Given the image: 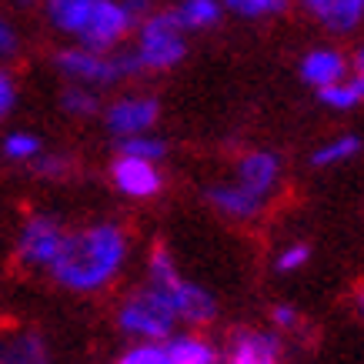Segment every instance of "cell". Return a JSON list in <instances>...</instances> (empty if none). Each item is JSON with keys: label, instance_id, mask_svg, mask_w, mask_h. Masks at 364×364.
I'll return each mask as SVG.
<instances>
[{"label": "cell", "instance_id": "1", "mask_svg": "<svg viewBox=\"0 0 364 364\" xmlns=\"http://www.w3.org/2000/svg\"><path fill=\"white\" fill-rule=\"evenodd\" d=\"M131 231L121 221L100 218L77 228H67V237L57 251L47 281L67 294L94 298L111 291L131 264Z\"/></svg>", "mask_w": 364, "mask_h": 364}, {"label": "cell", "instance_id": "2", "mask_svg": "<svg viewBox=\"0 0 364 364\" xmlns=\"http://www.w3.org/2000/svg\"><path fill=\"white\" fill-rule=\"evenodd\" d=\"M144 284H151L164 298V304L171 308V314L177 318L181 328H208L210 321H218V298L210 294L204 284L191 281L181 274L174 254L167 247H151L147 264H144Z\"/></svg>", "mask_w": 364, "mask_h": 364}, {"label": "cell", "instance_id": "3", "mask_svg": "<svg viewBox=\"0 0 364 364\" xmlns=\"http://www.w3.org/2000/svg\"><path fill=\"white\" fill-rule=\"evenodd\" d=\"M131 41L127 54L137 74H167L188 57V33L177 23L174 11H151L137 23Z\"/></svg>", "mask_w": 364, "mask_h": 364}, {"label": "cell", "instance_id": "4", "mask_svg": "<svg viewBox=\"0 0 364 364\" xmlns=\"http://www.w3.org/2000/svg\"><path fill=\"white\" fill-rule=\"evenodd\" d=\"M54 70L64 77V84H77L87 90H107V87H121L124 80L137 77L134 60L127 50H90L80 44H67L57 47V54L50 57Z\"/></svg>", "mask_w": 364, "mask_h": 364}, {"label": "cell", "instance_id": "5", "mask_svg": "<svg viewBox=\"0 0 364 364\" xmlns=\"http://www.w3.org/2000/svg\"><path fill=\"white\" fill-rule=\"evenodd\" d=\"M114 328L124 338H131V344L134 341L164 344L181 324H177V318L171 314V308L164 304V298L157 294L154 287L137 284L117 301V308H114Z\"/></svg>", "mask_w": 364, "mask_h": 364}, {"label": "cell", "instance_id": "6", "mask_svg": "<svg viewBox=\"0 0 364 364\" xmlns=\"http://www.w3.org/2000/svg\"><path fill=\"white\" fill-rule=\"evenodd\" d=\"M67 237V224L57 214L47 210H33L21 221L17 234H14V261L21 271L31 274H47L54 264L57 251Z\"/></svg>", "mask_w": 364, "mask_h": 364}, {"label": "cell", "instance_id": "7", "mask_svg": "<svg viewBox=\"0 0 364 364\" xmlns=\"http://www.w3.org/2000/svg\"><path fill=\"white\" fill-rule=\"evenodd\" d=\"M100 121L104 131L111 134L114 141H127L137 134H151L161 121V100L154 94H141V90H127L121 97L107 100L100 107Z\"/></svg>", "mask_w": 364, "mask_h": 364}, {"label": "cell", "instance_id": "8", "mask_svg": "<svg viewBox=\"0 0 364 364\" xmlns=\"http://www.w3.org/2000/svg\"><path fill=\"white\" fill-rule=\"evenodd\" d=\"M228 177L237 188L247 191V194L271 204L274 194L281 191V181H284V161L271 147H251V151L234 157V167Z\"/></svg>", "mask_w": 364, "mask_h": 364}, {"label": "cell", "instance_id": "9", "mask_svg": "<svg viewBox=\"0 0 364 364\" xmlns=\"http://www.w3.org/2000/svg\"><path fill=\"white\" fill-rule=\"evenodd\" d=\"M218 364H284V338L261 324H241L228 331Z\"/></svg>", "mask_w": 364, "mask_h": 364}, {"label": "cell", "instance_id": "10", "mask_svg": "<svg viewBox=\"0 0 364 364\" xmlns=\"http://www.w3.org/2000/svg\"><path fill=\"white\" fill-rule=\"evenodd\" d=\"M114 191L127 200H154L164 194V171L154 161H141V157L114 154L111 167H107Z\"/></svg>", "mask_w": 364, "mask_h": 364}, {"label": "cell", "instance_id": "11", "mask_svg": "<svg viewBox=\"0 0 364 364\" xmlns=\"http://www.w3.org/2000/svg\"><path fill=\"white\" fill-rule=\"evenodd\" d=\"M204 200H208V208L214 210V214H221L224 221H231V224L261 221V218L267 214V208H271L267 200L254 198V194H247L244 188H237L231 177L208 184V188H204Z\"/></svg>", "mask_w": 364, "mask_h": 364}, {"label": "cell", "instance_id": "12", "mask_svg": "<svg viewBox=\"0 0 364 364\" xmlns=\"http://www.w3.org/2000/svg\"><path fill=\"white\" fill-rule=\"evenodd\" d=\"M298 77L301 84H308L314 94L331 84L348 80V54L334 44H314L308 47L298 60Z\"/></svg>", "mask_w": 364, "mask_h": 364}, {"label": "cell", "instance_id": "13", "mask_svg": "<svg viewBox=\"0 0 364 364\" xmlns=\"http://www.w3.org/2000/svg\"><path fill=\"white\" fill-rule=\"evenodd\" d=\"M298 4L331 37H351L364 23V0H298Z\"/></svg>", "mask_w": 364, "mask_h": 364}, {"label": "cell", "instance_id": "14", "mask_svg": "<svg viewBox=\"0 0 364 364\" xmlns=\"http://www.w3.org/2000/svg\"><path fill=\"white\" fill-rule=\"evenodd\" d=\"M0 364H54L47 334L31 324L0 331Z\"/></svg>", "mask_w": 364, "mask_h": 364}, {"label": "cell", "instance_id": "15", "mask_svg": "<svg viewBox=\"0 0 364 364\" xmlns=\"http://www.w3.org/2000/svg\"><path fill=\"white\" fill-rule=\"evenodd\" d=\"M164 351H167V358H171V364H218L221 344L214 341V338H208L204 331L177 328L164 341Z\"/></svg>", "mask_w": 364, "mask_h": 364}, {"label": "cell", "instance_id": "16", "mask_svg": "<svg viewBox=\"0 0 364 364\" xmlns=\"http://www.w3.org/2000/svg\"><path fill=\"white\" fill-rule=\"evenodd\" d=\"M44 17L50 23V31L77 44L90 23V14L97 7V0H44Z\"/></svg>", "mask_w": 364, "mask_h": 364}, {"label": "cell", "instance_id": "17", "mask_svg": "<svg viewBox=\"0 0 364 364\" xmlns=\"http://www.w3.org/2000/svg\"><path fill=\"white\" fill-rule=\"evenodd\" d=\"M361 151H364L361 134H354V131L334 134V137L321 141L311 151V167L314 171H334V167H344V164H351L354 157H361Z\"/></svg>", "mask_w": 364, "mask_h": 364}, {"label": "cell", "instance_id": "18", "mask_svg": "<svg viewBox=\"0 0 364 364\" xmlns=\"http://www.w3.org/2000/svg\"><path fill=\"white\" fill-rule=\"evenodd\" d=\"M177 23L184 27V33H208L224 21V4L221 0H177L174 7Z\"/></svg>", "mask_w": 364, "mask_h": 364}, {"label": "cell", "instance_id": "19", "mask_svg": "<svg viewBox=\"0 0 364 364\" xmlns=\"http://www.w3.org/2000/svg\"><path fill=\"white\" fill-rule=\"evenodd\" d=\"M44 151H47L44 137L33 131H11L4 134V141H0V157L14 167H31Z\"/></svg>", "mask_w": 364, "mask_h": 364}, {"label": "cell", "instance_id": "20", "mask_svg": "<svg viewBox=\"0 0 364 364\" xmlns=\"http://www.w3.org/2000/svg\"><path fill=\"white\" fill-rule=\"evenodd\" d=\"M100 100L97 90H87V87H77V84H64L60 90V111L74 121H87V117H100Z\"/></svg>", "mask_w": 364, "mask_h": 364}, {"label": "cell", "instance_id": "21", "mask_svg": "<svg viewBox=\"0 0 364 364\" xmlns=\"http://www.w3.org/2000/svg\"><path fill=\"white\" fill-rule=\"evenodd\" d=\"M114 154H127V157H141V161H154L161 164L167 157V141L151 134H137V137H127V141H114Z\"/></svg>", "mask_w": 364, "mask_h": 364}, {"label": "cell", "instance_id": "22", "mask_svg": "<svg viewBox=\"0 0 364 364\" xmlns=\"http://www.w3.org/2000/svg\"><path fill=\"white\" fill-rule=\"evenodd\" d=\"M224 14H234L241 21H267V17H281L291 7V0H221Z\"/></svg>", "mask_w": 364, "mask_h": 364}, {"label": "cell", "instance_id": "23", "mask_svg": "<svg viewBox=\"0 0 364 364\" xmlns=\"http://www.w3.org/2000/svg\"><path fill=\"white\" fill-rule=\"evenodd\" d=\"M31 171L41 181H67V177H74V171H77V161H74V154H67V151H44L31 164Z\"/></svg>", "mask_w": 364, "mask_h": 364}, {"label": "cell", "instance_id": "24", "mask_svg": "<svg viewBox=\"0 0 364 364\" xmlns=\"http://www.w3.org/2000/svg\"><path fill=\"white\" fill-rule=\"evenodd\" d=\"M318 104L331 114H351L361 107L364 100H361V94L354 90L351 80H341V84H331V87L318 90Z\"/></svg>", "mask_w": 364, "mask_h": 364}, {"label": "cell", "instance_id": "25", "mask_svg": "<svg viewBox=\"0 0 364 364\" xmlns=\"http://www.w3.org/2000/svg\"><path fill=\"white\" fill-rule=\"evenodd\" d=\"M311 264V244L308 241H287L281 244L271 257V267H274L277 274H298L304 267Z\"/></svg>", "mask_w": 364, "mask_h": 364}, {"label": "cell", "instance_id": "26", "mask_svg": "<svg viewBox=\"0 0 364 364\" xmlns=\"http://www.w3.org/2000/svg\"><path fill=\"white\" fill-rule=\"evenodd\" d=\"M267 328L277 334V338H291V334H298L301 328H304V318H301V311L294 308V304H287V301H277V304H271V311H267Z\"/></svg>", "mask_w": 364, "mask_h": 364}, {"label": "cell", "instance_id": "27", "mask_svg": "<svg viewBox=\"0 0 364 364\" xmlns=\"http://www.w3.org/2000/svg\"><path fill=\"white\" fill-rule=\"evenodd\" d=\"M114 364H171V358H167L164 344L134 341V344H127L117 358H114Z\"/></svg>", "mask_w": 364, "mask_h": 364}, {"label": "cell", "instance_id": "28", "mask_svg": "<svg viewBox=\"0 0 364 364\" xmlns=\"http://www.w3.org/2000/svg\"><path fill=\"white\" fill-rule=\"evenodd\" d=\"M17 54H21V31L11 17L0 14V67H7Z\"/></svg>", "mask_w": 364, "mask_h": 364}, {"label": "cell", "instance_id": "29", "mask_svg": "<svg viewBox=\"0 0 364 364\" xmlns=\"http://www.w3.org/2000/svg\"><path fill=\"white\" fill-rule=\"evenodd\" d=\"M17 104V80L7 67H0V117H7Z\"/></svg>", "mask_w": 364, "mask_h": 364}, {"label": "cell", "instance_id": "30", "mask_svg": "<svg viewBox=\"0 0 364 364\" xmlns=\"http://www.w3.org/2000/svg\"><path fill=\"white\" fill-rule=\"evenodd\" d=\"M348 80H351L354 90H358L364 100V41L348 54Z\"/></svg>", "mask_w": 364, "mask_h": 364}, {"label": "cell", "instance_id": "31", "mask_svg": "<svg viewBox=\"0 0 364 364\" xmlns=\"http://www.w3.org/2000/svg\"><path fill=\"white\" fill-rule=\"evenodd\" d=\"M351 311H354V318L364 324V281L351 291Z\"/></svg>", "mask_w": 364, "mask_h": 364}, {"label": "cell", "instance_id": "32", "mask_svg": "<svg viewBox=\"0 0 364 364\" xmlns=\"http://www.w3.org/2000/svg\"><path fill=\"white\" fill-rule=\"evenodd\" d=\"M44 0H17V7H41Z\"/></svg>", "mask_w": 364, "mask_h": 364}]
</instances>
